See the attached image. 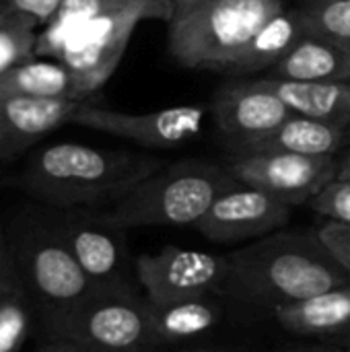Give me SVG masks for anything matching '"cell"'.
<instances>
[{
    "label": "cell",
    "instance_id": "d6a6232c",
    "mask_svg": "<svg viewBox=\"0 0 350 352\" xmlns=\"http://www.w3.org/2000/svg\"><path fill=\"white\" fill-rule=\"evenodd\" d=\"M344 349H347V352H350V340L347 342V344H344Z\"/></svg>",
    "mask_w": 350,
    "mask_h": 352
},
{
    "label": "cell",
    "instance_id": "836d02e7",
    "mask_svg": "<svg viewBox=\"0 0 350 352\" xmlns=\"http://www.w3.org/2000/svg\"><path fill=\"white\" fill-rule=\"evenodd\" d=\"M192 352H223V351H192Z\"/></svg>",
    "mask_w": 350,
    "mask_h": 352
},
{
    "label": "cell",
    "instance_id": "8fae6325",
    "mask_svg": "<svg viewBox=\"0 0 350 352\" xmlns=\"http://www.w3.org/2000/svg\"><path fill=\"white\" fill-rule=\"evenodd\" d=\"M208 109L202 105H173L146 113H126L85 101L72 116L78 124L144 148H175L202 134Z\"/></svg>",
    "mask_w": 350,
    "mask_h": 352
},
{
    "label": "cell",
    "instance_id": "f1b7e54d",
    "mask_svg": "<svg viewBox=\"0 0 350 352\" xmlns=\"http://www.w3.org/2000/svg\"><path fill=\"white\" fill-rule=\"evenodd\" d=\"M17 278H19V270H17V262H14L12 243H10L8 233L2 231V227H0V289Z\"/></svg>",
    "mask_w": 350,
    "mask_h": 352
},
{
    "label": "cell",
    "instance_id": "d6986e66",
    "mask_svg": "<svg viewBox=\"0 0 350 352\" xmlns=\"http://www.w3.org/2000/svg\"><path fill=\"white\" fill-rule=\"evenodd\" d=\"M155 346L179 344L210 332L223 316L217 295L190 297L167 303H149Z\"/></svg>",
    "mask_w": 350,
    "mask_h": 352
},
{
    "label": "cell",
    "instance_id": "30bf717a",
    "mask_svg": "<svg viewBox=\"0 0 350 352\" xmlns=\"http://www.w3.org/2000/svg\"><path fill=\"white\" fill-rule=\"evenodd\" d=\"M225 167L237 182L264 190L289 206L309 204L340 171L336 157L278 151L233 153Z\"/></svg>",
    "mask_w": 350,
    "mask_h": 352
},
{
    "label": "cell",
    "instance_id": "cb8c5ba5",
    "mask_svg": "<svg viewBox=\"0 0 350 352\" xmlns=\"http://www.w3.org/2000/svg\"><path fill=\"white\" fill-rule=\"evenodd\" d=\"M307 35L332 41L350 54V0H301Z\"/></svg>",
    "mask_w": 350,
    "mask_h": 352
},
{
    "label": "cell",
    "instance_id": "e575fe53",
    "mask_svg": "<svg viewBox=\"0 0 350 352\" xmlns=\"http://www.w3.org/2000/svg\"><path fill=\"white\" fill-rule=\"evenodd\" d=\"M78 352H91V351H85V349H78Z\"/></svg>",
    "mask_w": 350,
    "mask_h": 352
},
{
    "label": "cell",
    "instance_id": "5bb4252c",
    "mask_svg": "<svg viewBox=\"0 0 350 352\" xmlns=\"http://www.w3.org/2000/svg\"><path fill=\"white\" fill-rule=\"evenodd\" d=\"M89 99H33L0 93V161H12L56 130L68 124Z\"/></svg>",
    "mask_w": 350,
    "mask_h": 352
},
{
    "label": "cell",
    "instance_id": "2e32d148",
    "mask_svg": "<svg viewBox=\"0 0 350 352\" xmlns=\"http://www.w3.org/2000/svg\"><path fill=\"white\" fill-rule=\"evenodd\" d=\"M256 80L274 91L291 107L293 113L340 128L350 126V80L303 82L274 76H264Z\"/></svg>",
    "mask_w": 350,
    "mask_h": 352
},
{
    "label": "cell",
    "instance_id": "44dd1931",
    "mask_svg": "<svg viewBox=\"0 0 350 352\" xmlns=\"http://www.w3.org/2000/svg\"><path fill=\"white\" fill-rule=\"evenodd\" d=\"M270 76L303 82L350 80V54L332 41L305 35L270 68Z\"/></svg>",
    "mask_w": 350,
    "mask_h": 352
},
{
    "label": "cell",
    "instance_id": "277c9868",
    "mask_svg": "<svg viewBox=\"0 0 350 352\" xmlns=\"http://www.w3.org/2000/svg\"><path fill=\"white\" fill-rule=\"evenodd\" d=\"M8 237L19 276L37 307L45 332L97 293L60 235L50 206L23 212Z\"/></svg>",
    "mask_w": 350,
    "mask_h": 352
},
{
    "label": "cell",
    "instance_id": "3957f363",
    "mask_svg": "<svg viewBox=\"0 0 350 352\" xmlns=\"http://www.w3.org/2000/svg\"><path fill=\"white\" fill-rule=\"evenodd\" d=\"M167 21V50L171 58L192 70L229 72L250 39L285 0H173Z\"/></svg>",
    "mask_w": 350,
    "mask_h": 352
},
{
    "label": "cell",
    "instance_id": "9a60e30c",
    "mask_svg": "<svg viewBox=\"0 0 350 352\" xmlns=\"http://www.w3.org/2000/svg\"><path fill=\"white\" fill-rule=\"evenodd\" d=\"M274 320L297 336L350 340V283L272 309Z\"/></svg>",
    "mask_w": 350,
    "mask_h": 352
},
{
    "label": "cell",
    "instance_id": "8992f818",
    "mask_svg": "<svg viewBox=\"0 0 350 352\" xmlns=\"http://www.w3.org/2000/svg\"><path fill=\"white\" fill-rule=\"evenodd\" d=\"M47 340H64L91 352H153L151 305L136 289L97 291L58 322Z\"/></svg>",
    "mask_w": 350,
    "mask_h": 352
},
{
    "label": "cell",
    "instance_id": "ac0fdd59",
    "mask_svg": "<svg viewBox=\"0 0 350 352\" xmlns=\"http://www.w3.org/2000/svg\"><path fill=\"white\" fill-rule=\"evenodd\" d=\"M132 6H149L165 14L169 21L173 14V0H62L56 14L50 19L45 27L37 31V43H35V56L43 58H56V54L62 50V45L68 41V37L87 21L122 10Z\"/></svg>",
    "mask_w": 350,
    "mask_h": 352
},
{
    "label": "cell",
    "instance_id": "603a6c76",
    "mask_svg": "<svg viewBox=\"0 0 350 352\" xmlns=\"http://www.w3.org/2000/svg\"><path fill=\"white\" fill-rule=\"evenodd\" d=\"M37 307L21 276L0 289V352H19L29 340Z\"/></svg>",
    "mask_w": 350,
    "mask_h": 352
},
{
    "label": "cell",
    "instance_id": "7a4b0ae2",
    "mask_svg": "<svg viewBox=\"0 0 350 352\" xmlns=\"http://www.w3.org/2000/svg\"><path fill=\"white\" fill-rule=\"evenodd\" d=\"M227 291L270 311L350 283L318 231H276L231 254Z\"/></svg>",
    "mask_w": 350,
    "mask_h": 352
},
{
    "label": "cell",
    "instance_id": "f546056e",
    "mask_svg": "<svg viewBox=\"0 0 350 352\" xmlns=\"http://www.w3.org/2000/svg\"><path fill=\"white\" fill-rule=\"evenodd\" d=\"M283 352H347V349L332 346V344H305V346H293Z\"/></svg>",
    "mask_w": 350,
    "mask_h": 352
},
{
    "label": "cell",
    "instance_id": "7c38bea8",
    "mask_svg": "<svg viewBox=\"0 0 350 352\" xmlns=\"http://www.w3.org/2000/svg\"><path fill=\"white\" fill-rule=\"evenodd\" d=\"M293 206L264 190L235 182L221 192L194 229L215 243L256 241L281 231L291 219Z\"/></svg>",
    "mask_w": 350,
    "mask_h": 352
},
{
    "label": "cell",
    "instance_id": "83f0119b",
    "mask_svg": "<svg viewBox=\"0 0 350 352\" xmlns=\"http://www.w3.org/2000/svg\"><path fill=\"white\" fill-rule=\"evenodd\" d=\"M318 235L338 266L350 276V227L342 223L328 221L318 229Z\"/></svg>",
    "mask_w": 350,
    "mask_h": 352
},
{
    "label": "cell",
    "instance_id": "ba28073f",
    "mask_svg": "<svg viewBox=\"0 0 350 352\" xmlns=\"http://www.w3.org/2000/svg\"><path fill=\"white\" fill-rule=\"evenodd\" d=\"M142 21L167 23L163 12L149 6L105 12L80 25L56 54V60L66 64L78 76L87 93L93 95L118 68L134 29Z\"/></svg>",
    "mask_w": 350,
    "mask_h": 352
},
{
    "label": "cell",
    "instance_id": "52a82bcc",
    "mask_svg": "<svg viewBox=\"0 0 350 352\" xmlns=\"http://www.w3.org/2000/svg\"><path fill=\"white\" fill-rule=\"evenodd\" d=\"M52 212L60 235L97 291L134 289L126 229L105 223L93 208H52Z\"/></svg>",
    "mask_w": 350,
    "mask_h": 352
},
{
    "label": "cell",
    "instance_id": "ffe728a7",
    "mask_svg": "<svg viewBox=\"0 0 350 352\" xmlns=\"http://www.w3.org/2000/svg\"><path fill=\"white\" fill-rule=\"evenodd\" d=\"M307 35L303 14L299 6L283 8L268 23L260 27V31L250 39L237 60L231 64V74H254L262 70H270L278 64L291 47Z\"/></svg>",
    "mask_w": 350,
    "mask_h": 352
},
{
    "label": "cell",
    "instance_id": "5b68a950",
    "mask_svg": "<svg viewBox=\"0 0 350 352\" xmlns=\"http://www.w3.org/2000/svg\"><path fill=\"white\" fill-rule=\"evenodd\" d=\"M237 179L225 165L202 159L165 163L116 204L97 210L118 229L194 227L215 198Z\"/></svg>",
    "mask_w": 350,
    "mask_h": 352
},
{
    "label": "cell",
    "instance_id": "1f68e13d",
    "mask_svg": "<svg viewBox=\"0 0 350 352\" xmlns=\"http://www.w3.org/2000/svg\"><path fill=\"white\" fill-rule=\"evenodd\" d=\"M338 177H344L350 179V153L344 157V161L340 163V171H338Z\"/></svg>",
    "mask_w": 350,
    "mask_h": 352
},
{
    "label": "cell",
    "instance_id": "4316f807",
    "mask_svg": "<svg viewBox=\"0 0 350 352\" xmlns=\"http://www.w3.org/2000/svg\"><path fill=\"white\" fill-rule=\"evenodd\" d=\"M309 206L324 219L350 227V179L336 177L309 202Z\"/></svg>",
    "mask_w": 350,
    "mask_h": 352
},
{
    "label": "cell",
    "instance_id": "4dcf8cb0",
    "mask_svg": "<svg viewBox=\"0 0 350 352\" xmlns=\"http://www.w3.org/2000/svg\"><path fill=\"white\" fill-rule=\"evenodd\" d=\"M37 352H78V346L64 342V340H47L43 349H39Z\"/></svg>",
    "mask_w": 350,
    "mask_h": 352
},
{
    "label": "cell",
    "instance_id": "484cf974",
    "mask_svg": "<svg viewBox=\"0 0 350 352\" xmlns=\"http://www.w3.org/2000/svg\"><path fill=\"white\" fill-rule=\"evenodd\" d=\"M60 4L62 0H0V23H25L39 31Z\"/></svg>",
    "mask_w": 350,
    "mask_h": 352
},
{
    "label": "cell",
    "instance_id": "d4e9b609",
    "mask_svg": "<svg viewBox=\"0 0 350 352\" xmlns=\"http://www.w3.org/2000/svg\"><path fill=\"white\" fill-rule=\"evenodd\" d=\"M37 29L25 23H0V74L35 56Z\"/></svg>",
    "mask_w": 350,
    "mask_h": 352
},
{
    "label": "cell",
    "instance_id": "9c48e42d",
    "mask_svg": "<svg viewBox=\"0 0 350 352\" xmlns=\"http://www.w3.org/2000/svg\"><path fill=\"white\" fill-rule=\"evenodd\" d=\"M136 283L149 303L217 295L227 289L229 260L200 250L163 245L134 260Z\"/></svg>",
    "mask_w": 350,
    "mask_h": 352
},
{
    "label": "cell",
    "instance_id": "6da1fadb",
    "mask_svg": "<svg viewBox=\"0 0 350 352\" xmlns=\"http://www.w3.org/2000/svg\"><path fill=\"white\" fill-rule=\"evenodd\" d=\"M163 165V159L144 153L56 142L35 151L0 186L21 190L52 208L103 210Z\"/></svg>",
    "mask_w": 350,
    "mask_h": 352
},
{
    "label": "cell",
    "instance_id": "e0dca14e",
    "mask_svg": "<svg viewBox=\"0 0 350 352\" xmlns=\"http://www.w3.org/2000/svg\"><path fill=\"white\" fill-rule=\"evenodd\" d=\"M0 93L33 99H91L78 76L60 60L31 56L0 74Z\"/></svg>",
    "mask_w": 350,
    "mask_h": 352
},
{
    "label": "cell",
    "instance_id": "7402d4cb",
    "mask_svg": "<svg viewBox=\"0 0 350 352\" xmlns=\"http://www.w3.org/2000/svg\"><path fill=\"white\" fill-rule=\"evenodd\" d=\"M347 130L349 128H340L334 124H326L314 118L293 113L270 136L239 153L278 151V153H297L309 157H336L347 136Z\"/></svg>",
    "mask_w": 350,
    "mask_h": 352
},
{
    "label": "cell",
    "instance_id": "4fadbf2b",
    "mask_svg": "<svg viewBox=\"0 0 350 352\" xmlns=\"http://www.w3.org/2000/svg\"><path fill=\"white\" fill-rule=\"evenodd\" d=\"M210 111L233 153L264 140L293 116L291 107L256 78L223 87L215 95Z\"/></svg>",
    "mask_w": 350,
    "mask_h": 352
}]
</instances>
